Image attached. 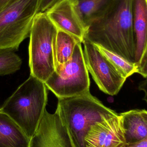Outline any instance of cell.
<instances>
[{"label":"cell","instance_id":"6da1fadb","mask_svg":"<svg viewBox=\"0 0 147 147\" xmlns=\"http://www.w3.org/2000/svg\"><path fill=\"white\" fill-rule=\"evenodd\" d=\"M84 40L135 63L133 0H113L87 28Z\"/></svg>","mask_w":147,"mask_h":147},{"label":"cell","instance_id":"7a4b0ae2","mask_svg":"<svg viewBox=\"0 0 147 147\" xmlns=\"http://www.w3.org/2000/svg\"><path fill=\"white\" fill-rule=\"evenodd\" d=\"M47 89L44 82L30 75L0 107L30 140L46 109Z\"/></svg>","mask_w":147,"mask_h":147},{"label":"cell","instance_id":"3957f363","mask_svg":"<svg viewBox=\"0 0 147 147\" xmlns=\"http://www.w3.org/2000/svg\"><path fill=\"white\" fill-rule=\"evenodd\" d=\"M55 112L73 147H86L84 138L91 127L116 113L105 106L90 92L59 98Z\"/></svg>","mask_w":147,"mask_h":147},{"label":"cell","instance_id":"277c9868","mask_svg":"<svg viewBox=\"0 0 147 147\" xmlns=\"http://www.w3.org/2000/svg\"><path fill=\"white\" fill-rule=\"evenodd\" d=\"M58 29L45 12H39L34 19L28 52L30 75L45 83L56 70L54 42Z\"/></svg>","mask_w":147,"mask_h":147},{"label":"cell","instance_id":"5b68a950","mask_svg":"<svg viewBox=\"0 0 147 147\" xmlns=\"http://www.w3.org/2000/svg\"><path fill=\"white\" fill-rule=\"evenodd\" d=\"M40 0H16L0 11V50L17 51L30 37Z\"/></svg>","mask_w":147,"mask_h":147},{"label":"cell","instance_id":"8992f818","mask_svg":"<svg viewBox=\"0 0 147 147\" xmlns=\"http://www.w3.org/2000/svg\"><path fill=\"white\" fill-rule=\"evenodd\" d=\"M81 42L75 46L72 58L56 69L45 82L58 98L79 96L90 92V80Z\"/></svg>","mask_w":147,"mask_h":147},{"label":"cell","instance_id":"52a82bcc","mask_svg":"<svg viewBox=\"0 0 147 147\" xmlns=\"http://www.w3.org/2000/svg\"><path fill=\"white\" fill-rule=\"evenodd\" d=\"M82 43L87 70L99 89L108 95H117L127 78L99 51L94 44L86 40H84Z\"/></svg>","mask_w":147,"mask_h":147},{"label":"cell","instance_id":"ba28073f","mask_svg":"<svg viewBox=\"0 0 147 147\" xmlns=\"http://www.w3.org/2000/svg\"><path fill=\"white\" fill-rule=\"evenodd\" d=\"M86 147H126L125 131L116 112L92 125L84 138Z\"/></svg>","mask_w":147,"mask_h":147},{"label":"cell","instance_id":"9c48e42d","mask_svg":"<svg viewBox=\"0 0 147 147\" xmlns=\"http://www.w3.org/2000/svg\"><path fill=\"white\" fill-rule=\"evenodd\" d=\"M30 147H73L60 118L56 112L45 111Z\"/></svg>","mask_w":147,"mask_h":147},{"label":"cell","instance_id":"30bf717a","mask_svg":"<svg viewBox=\"0 0 147 147\" xmlns=\"http://www.w3.org/2000/svg\"><path fill=\"white\" fill-rule=\"evenodd\" d=\"M44 12L58 30L73 35L82 43L86 30L76 13L71 0H61Z\"/></svg>","mask_w":147,"mask_h":147},{"label":"cell","instance_id":"8fae6325","mask_svg":"<svg viewBox=\"0 0 147 147\" xmlns=\"http://www.w3.org/2000/svg\"><path fill=\"white\" fill-rule=\"evenodd\" d=\"M136 41L135 63L140 67L147 54V0H133Z\"/></svg>","mask_w":147,"mask_h":147},{"label":"cell","instance_id":"7c38bea8","mask_svg":"<svg viewBox=\"0 0 147 147\" xmlns=\"http://www.w3.org/2000/svg\"><path fill=\"white\" fill-rule=\"evenodd\" d=\"M125 131L127 145L147 137V111L133 109L119 114Z\"/></svg>","mask_w":147,"mask_h":147},{"label":"cell","instance_id":"4fadbf2b","mask_svg":"<svg viewBox=\"0 0 147 147\" xmlns=\"http://www.w3.org/2000/svg\"><path fill=\"white\" fill-rule=\"evenodd\" d=\"M30 140L20 126L0 110V147H30Z\"/></svg>","mask_w":147,"mask_h":147},{"label":"cell","instance_id":"5bb4252c","mask_svg":"<svg viewBox=\"0 0 147 147\" xmlns=\"http://www.w3.org/2000/svg\"><path fill=\"white\" fill-rule=\"evenodd\" d=\"M78 16L86 30L101 17L113 0H71Z\"/></svg>","mask_w":147,"mask_h":147},{"label":"cell","instance_id":"9a60e30c","mask_svg":"<svg viewBox=\"0 0 147 147\" xmlns=\"http://www.w3.org/2000/svg\"><path fill=\"white\" fill-rule=\"evenodd\" d=\"M79 42H81L73 35L58 30L54 45L56 69L71 59L75 46Z\"/></svg>","mask_w":147,"mask_h":147},{"label":"cell","instance_id":"2e32d148","mask_svg":"<svg viewBox=\"0 0 147 147\" xmlns=\"http://www.w3.org/2000/svg\"><path fill=\"white\" fill-rule=\"evenodd\" d=\"M99 51L111 63L115 68L126 78L138 73L139 68L134 63H131L100 46L95 45Z\"/></svg>","mask_w":147,"mask_h":147},{"label":"cell","instance_id":"e0dca14e","mask_svg":"<svg viewBox=\"0 0 147 147\" xmlns=\"http://www.w3.org/2000/svg\"><path fill=\"white\" fill-rule=\"evenodd\" d=\"M22 60L14 51L0 50V76L13 74L20 69Z\"/></svg>","mask_w":147,"mask_h":147},{"label":"cell","instance_id":"ac0fdd59","mask_svg":"<svg viewBox=\"0 0 147 147\" xmlns=\"http://www.w3.org/2000/svg\"><path fill=\"white\" fill-rule=\"evenodd\" d=\"M60 1L61 0H40L38 13L45 12L47 9Z\"/></svg>","mask_w":147,"mask_h":147},{"label":"cell","instance_id":"d6986e66","mask_svg":"<svg viewBox=\"0 0 147 147\" xmlns=\"http://www.w3.org/2000/svg\"><path fill=\"white\" fill-rule=\"evenodd\" d=\"M138 74H140L145 78H147V54L144 61L139 68Z\"/></svg>","mask_w":147,"mask_h":147},{"label":"cell","instance_id":"ffe728a7","mask_svg":"<svg viewBox=\"0 0 147 147\" xmlns=\"http://www.w3.org/2000/svg\"><path fill=\"white\" fill-rule=\"evenodd\" d=\"M138 89L144 92V100L147 104V78L145 80L140 82L138 86Z\"/></svg>","mask_w":147,"mask_h":147},{"label":"cell","instance_id":"44dd1931","mask_svg":"<svg viewBox=\"0 0 147 147\" xmlns=\"http://www.w3.org/2000/svg\"><path fill=\"white\" fill-rule=\"evenodd\" d=\"M126 147H147V137L142 140L128 144Z\"/></svg>","mask_w":147,"mask_h":147},{"label":"cell","instance_id":"7402d4cb","mask_svg":"<svg viewBox=\"0 0 147 147\" xmlns=\"http://www.w3.org/2000/svg\"><path fill=\"white\" fill-rule=\"evenodd\" d=\"M15 1L16 0H0V11Z\"/></svg>","mask_w":147,"mask_h":147}]
</instances>
